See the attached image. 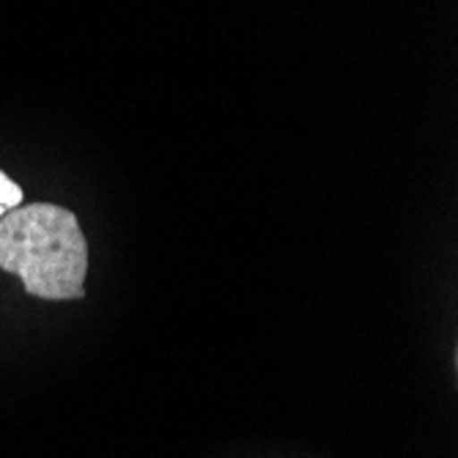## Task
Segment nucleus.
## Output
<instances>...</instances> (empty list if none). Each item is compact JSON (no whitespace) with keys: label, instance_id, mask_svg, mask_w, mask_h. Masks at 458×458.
I'll return each mask as SVG.
<instances>
[{"label":"nucleus","instance_id":"f257e3e1","mask_svg":"<svg viewBox=\"0 0 458 458\" xmlns=\"http://www.w3.org/2000/svg\"><path fill=\"white\" fill-rule=\"evenodd\" d=\"M0 269L38 300L86 297L89 242L74 212L55 203L14 206L0 217Z\"/></svg>","mask_w":458,"mask_h":458},{"label":"nucleus","instance_id":"f03ea898","mask_svg":"<svg viewBox=\"0 0 458 458\" xmlns=\"http://www.w3.org/2000/svg\"><path fill=\"white\" fill-rule=\"evenodd\" d=\"M20 203H22V190L4 171H0V217H4L6 212H12Z\"/></svg>","mask_w":458,"mask_h":458}]
</instances>
